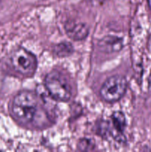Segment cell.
<instances>
[{"label":"cell","mask_w":151,"mask_h":152,"mask_svg":"<svg viewBox=\"0 0 151 152\" xmlns=\"http://www.w3.org/2000/svg\"><path fill=\"white\" fill-rule=\"evenodd\" d=\"M99 45L106 52L117 51L123 47L122 39L114 37H107L99 42Z\"/></svg>","instance_id":"6"},{"label":"cell","mask_w":151,"mask_h":152,"mask_svg":"<svg viewBox=\"0 0 151 152\" xmlns=\"http://www.w3.org/2000/svg\"><path fill=\"white\" fill-rule=\"evenodd\" d=\"M73 49L72 45L68 42L61 43L57 45L55 48V52L56 54L59 56H67L71 54Z\"/></svg>","instance_id":"8"},{"label":"cell","mask_w":151,"mask_h":152,"mask_svg":"<svg viewBox=\"0 0 151 152\" xmlns=\"http://www.w3.org/2000/svg\"><path fill=\"white\" fill-rule=\"evenodd\" d=\"M127 88L126 78L121 75H115L105 80L101 87L99 94L105 102H112L119 100L125 94Z\"/></svg>","instance_id":"4"},{"label":"cell","mask_w":151,"mask_h":152,"mask_svg":"<svg viewBox=\"0 0 151 152\" xmlns=\"http://www.w3.org/2000/svg\"><path fill=\"white\" fill-rule=\"evenodd\" d=\"M78 148L81 151H91L94 148V144L90 140L83 139L78 142Z\"/></svg>","instance_id":"9"},{"label":"cell","mask_w":151,"mask_h":152,"mask_svg":"<svg viewBox=\"0 0 151 152\" xmlns=\"http://www.w3.org/2000/svg\"><path fill=\"white\" fill-rule=\"evenodd\" d=\"M11 112L15 119L25 126L41 127L47 123L45 111L33 92L24 91L16 94L12 101Z\"/></svg>","instance_id":"1"},{"label":"cell","mask_w":151,"mask_h":152,"mask_svg":"<svg viewBox=\"0 0 151 152\" xmlns=\"http://www.w3.org/2000/svg\"><path fill=\"white\" fill-rule=\"evenodd\" d=\"M10 65L21 75L31 77L37 68V59L35 55L23 48L16 49L10 56Z\"/></svg>","instance_id":"3"},{"label":"cell","mask_w":151,"mask_h":152,"mask_svg":"<svg viewBox=\"0 0 151 152\" xmlns=\"http://www.w3.org/2000/svg\"><path fill=\"white\" fill-rule=\"evenodd\" d=\"M147 3H148V6H149V7L151 10V0H147Z\"/></svg>","instance_id":"10"},{"label":"cell","mask_w":151,"mask_h":152,"mask_svg":"<svg viewBox=\"0 0 151 152\" xmlns=\"http://www.w3.org/2000/svg\"><path fill=\"white\" fill-rule=\"evenodd\" d=\"M44 85L47 91L55 100L68 102L72 96L70 86L59 71L53 70L47 74Z\"/></svg>","instance_id":"2"},{"label":"cell","mask_w":151,"mask_h":152,"mask_svg":"<svg viewBox=\"0 0 151 152\" xmlns=\"http://www.w3.org/2000/svg\"><path fill=\"white\" fill-rule=\"evenodd\" d=\"M65 29L67 35L73 40H82L88 35V28L81 22L68 21L65 23Z\"/></svg>","instance_id":"5"},{"label":"cell","mask_w":151,"mask_h":152,"mask_svg":"<svg viewBox=\"0 0 151 152\" xmlns=\"http://www.w3.org/2000/svg\"><path fill=\"white\" fill-rule=\"evenodd\" d=\"M113 126L119 136L122 137V133L126 126V119L124 114L121 111H115L111 116Z\"/></svg>","instance_id":"7"}]
</instances>
